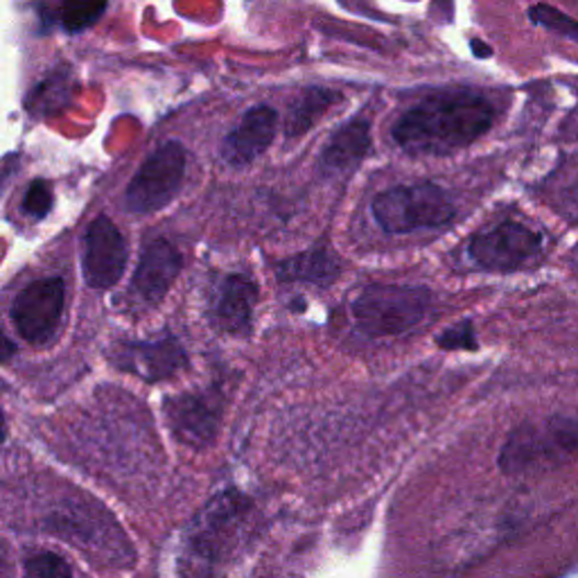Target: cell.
I'll list each match as a JSON object with an SVG mask.
<instances>
[{
  "label": "cell",
  "instance_id": "9",
  "mask_svg": "<svg viewBox=\"0 0 578 578\" xmlns=\"http://www.w3.org/2000/svg\"><path fill=\"white\" fill-rule=\"evenodd\" d=\"M279 127V113L272 106H256L245 113L240 125L224 140L222 157L230 166H247L256 161L272 145Z\"/></svg>",
  "mask_w": 578,
  "mask_h": 578
},
{
  "label": "cell",
  "instance_id": "21",
  "mask_svg": "<svg viewBox=\"0 0 578 578\" xmlns=\"http://www.w3.org/2000/svg\"><path fill=\"white\" fill-rule=\"evenodd\" d=\"M439 343L443 349H475V335H473V326L468 321H464L456 328H450L441 335Z\"/></svg>",
  "mask_w": 578,
  "mask_h": 578
},
{
  "label": "cell",
  "instance_id": "4",
  "mask_svg": "<svg viewBox=\"0 0 578 578\" xmlns=\"http://www.w3.org/2000/svg\"><path fill=\"white\" fill-rule=\"evenodd\" d=\"M430 292L409 285H369L353 301V317L371 337L405 335L426 319Z\"/></svg>",
  "mask_w": 578,
  "mask_h": 578
},
{
  "label": "cell",
  "instance_id": "12",
  "mask_svg": "<svg viewBox=\"0 0 578 578\" xmlns=\"http://www.w3.org/2000/svg\"><path fill=\"white\" fill-rule=\"evenodd\" d=\"M115 362L147 382H159L172 377L181 366H185V353L172 339L157 343H125L115 355Z\"/></svg>",
  "mask_w": 578,
  "mask_h": 578
},
{
  "label": "cell",
  "instance_id": "3",
  "mask_svg": "<svg viewBox=\"0 0 578 578\" xmlns=\"http://www.w3.org/2000/svg\"><path fill=\"white\" fill-rule=\"evenodd\" d=\"M373 217L387 234L405 236L445 226L454 217V204L447 192L434 183L398 185L375 197Z\"/></svg>",
  "mask_w": 578,
  "mask_h": 578
},
{
  "label": "cell",
  "instance_id": "1",
  "mask_svg": "<svg viewBox=\"0 0 578 578\" xmlns=\"http://www.w3.org/2000/svg\"><path fill=\"white\" fill-rule=\"evenodd\" d=\"M495 106L475 91H439L407 111L394 127L396 143L411 154H450L484 136Z\"/></svg>",
  "mask_w": 578,
  "mask_h": 578
},
{
  "label": "cell",
  "instance_id": "6",
  "mask_svg": "<svg viewBox=\"0 0 578 578\" xmlns=\"http://www.w3.org/2000/svg\"><path fill=\"white\" fill-rule=\"evenodd\" d=\"M66 305V285L61 279H42L30 283L12 303V321L27 343H48L61 324Z\"/></svg>",
  "mask_w": 578,
  "mask_h": 578
},
{
  "label": "cell",
  "instance_id": "13",
  "mask_svg": "<svg viewBox=\"0 0 578 578\" xmlns=\"http://www.w3.org/2000/svg\"><path fill=\"white\" fill-rule=\"evenodd\" d=\"M258 287L247 276H228L217 292L215 301V324L219 330L230 335H242L251 328L253 305Z\"/></svg>",
  "mask_w": 578,
  "mask_h": 578
},
{
  "label": "cell",
  "instance_id": "17",
  "mask_svg": "<svg viewBox=\"0 0 578 578\" xmlns=\"http://www.w3.org/2000/svg\"><path fill=\"white\" fill-rule=\"evenodd\" d=\"M106 0H61V23L70 32L89 27L104 12Z\"/></svg>",
  "mask_w": 578,
  "mask_h": 578
},
{
  "label": "cell",
  "instance_id": "11",
  "mask_svg": "<svg viewBox=\"0 0 578 578\" xmlns=\"http://www.w3.org/2000/svg\"><path fill=\"white\" fill-rule=\"evenodd\" d=\"M170 426L179 439L190 445H206L213 441L219 420V405L211 396H179L166 405Z\"/></svg>",
  "mask_w": 578,
  "mask_h": 578
},
{
  "label": "cell",
  "instance_id": "8",
  "mask_svg": "<svg viewBox=\"0 0 578 578\" xmlns=\"http://www.w3.org/2000/svg\"><path fill=\"white\" fill-rule=\"evenodd\" d=\"M127 267L125 238L109 217H98L84 238L82 269L84 279L95 290H109L123 279Z\"/></svg>",
  "mask_w": 578,
  "mask_h": 578
},
{
  "label": "cell",
  "instance_id": "15",
  "mask_svg": "<svg viewBox=\"0 0 578 578\" xmlns=\"http://www.w3.org/2000/svg\"><path fill=\"white\" fill-rule=\"evenodd\" d=\"M339 274V262L326 249L290 258L279 264V279L285 283H332Z\"/></svg>",
  "mask_w": 578,
  "mask_h": 578
},
{
  "label": "cell",
  "instance_id": "10",
  "mask_svg": "<svg viewBox=\"0 0 578 578\" xmlns=\"http://www.w3.org/2000/svg\"><path fill=\"white\" fill-rule=\"evenodd\" d=\"M183 267L181 253L168 240H154L143 249L140 262L134 274V292L154 303L168 294Z\"/></svg>",
  "mask_w": 578,
  "mask_h": 578
},
{
  "label": "cell",
  "instance_id": "22",
  "mask_svg": "<svg viewBox=\"0 0 578 578\" xmlns=\"http://www.w3.org/2000/svg\"><path fill=\"white\" fill-rule=\"evenodd\" d=\"M473 50L477 53V57H490V48H486V46L479 44V42H473Z\"/></svg>",
  "mask_w": 578,
  "mask_h": 578
},
{
  "label": "cell",
  "instance_id": "7",
  "mask_svg": "<svg viewBox=\"0 0 578 578\" xmlns=\"http://www.w3.org/2000/svg\"><path fill=\"white\" fill-rule=\"evenodd\" d=\"M541 249L543 238L535 230L515 222H505L473 238L471 258L492 272H511L533 260Z\"/></svg>",
  "mask_w": 578,
  "mask_h": 578
},
{
  "label": "cell",
  "instance_id": "18",
  "mask_svg": "<svg viewBox=\"0 0 578 578\" xmlns=\"http://www.w3.org/2000/svg\"><path fill=\"white\" fill-rule=\"evenodd\" d=\"M529 19H531V23L543 25V27H547L560 36H567V38H571V42L578 44V21L569 19L560 10L545 5V3H537L529 10Z\"/></svg>",
  "mask_w": 578,
  "mask_h": 578
},
{
  "label": "cell",
  "instance_id": "16",
  "mask_svg": "<svg viewBox=\"0 0 578 578\" xmlns=\"http://www.w3.org/2000/svg\"><path fill=\"white\" fill-rule=\"evenodd\" d=\"M337 100L335 93L330 91H321V89H313L307 91L292 109V115L287 121V136H301L303 132L310 129L319 115H324V111H328V106Z\"/></svg>",
  "mask_w": 578,
  "mask_h": 578
},
{
  "label": "cell",
  "instance_id": "5",
  "mask_svg": "<svg viewBox=\"0 0 578 578\" xmlns=\"http://www.w3.org/2000/svg\"><path fill=\"white\" fill-rule=\"evenodd\" d=\"M185 149L179 143H166L149 154L125 192V206L136 215L157 213L168 206L185 174Z\"/></svg>",
  "mask_w": 578,
  "mask_h": 578
},
{
  "label": "cell",
  "instance_id": "14",
  "mask_svg": "<svg viewBox=\"0 0 578 578\" xmlns=\"http://www.w3.org/2000/svg\"><path fill=\"white\" fill-rule=\"evenodd\" d=\"M371 145V125L362 118L343 125L328 143L324 151V168L330 172H343L358 166Z\"/></svg>",
  "mask_w": 578,
  "mask_h": 578
},
{
  "label": "cell",
  "instance_id": "19",
  "mask_svg": "<svg viewBox=\"0 0 578 578\" xmlns=\"http://www.w3.org/2000/svg\"><path fill=\"white\" fill-rule=\"evenodd\" d=\"M25 578H72V574L61 556L38 552L27 558Z\"/></svg>",
  "mask_w": 578,
  "mask_h": 578
},
{
  "label": "cell",
  "instance_id": "2",
  "mask_svg": "<svg viewBox=\"0 0 578 578\" xmlns=\"http://www.w3.org/2000/svg\"><path fill=\"white\" fill-rule=\"evenodd\" d=\"M578 458V416H552L518 428L499 452L507 475L556 471Z\"/></svg>",
  "mask_w": 578,
  "mask_h": 578
},
{
  "label": "cell",
  "instance_id": "20",
  "mask_svg": "<svg viewBox=\"0 0 578 578\" xmlns=\"http://www.w3.org/2000/svg\"><path fill=\"white\" fill-rule=\"evenodd\" d=\"M53 208V195H50V188L44 183V181H34L27 192H25V197H23V211L30 215V217H36V219H42L50 213Z\"/></svg>",
  "mask_w": 578,
  "mask_h": 578
}]
</instances>
